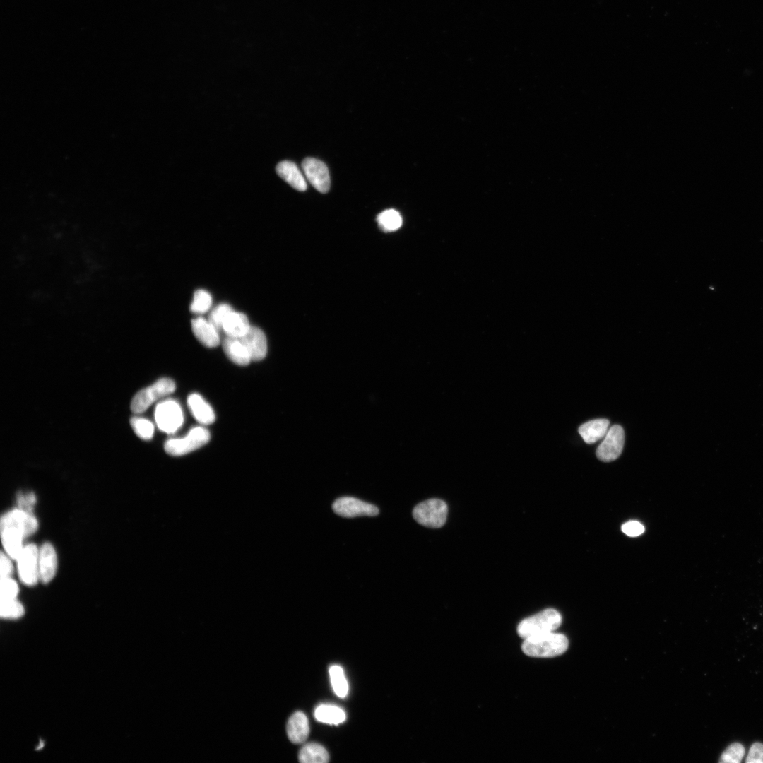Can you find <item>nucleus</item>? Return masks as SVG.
Returning a JSON list of instances; mask_svg holds the SVG:
<instances>
[{"instance_id":"nucleus-27","label":"nucleus","mask_w":763,"mask_h":763,"mask_svg":"<svg viewBox=\"0 0 763 763\" xmlns=\"http://www.w3.org/2000/svg\"><path fill=\"white\" fill-rule=\"evenodd\" d=\"M25 610L16 599L1 600L0 615L5 619H18L22 617Z\"/></svg>"},{"instance_id":"nucleus-21","label":"nucleus","mask_w":763,"mask_h":763,"mask_svg":"<svg viewBox=\"0 0 763 763\" xmlns=\"http://www.w3.org/2000/svg\"><path fill=\"white\" fill-rule=\"evenodd\" d=\"M298 759L302 763H326L329 760V755L322 745L311 743L300 749Z\"/></svg>"},{"instance_id":"nucleus-14","label":"nucleus","mask_w":763,"mask_h":763,"mask_svg":"<svg viewBox=\"0 0 763 763\" xmlns=\"http://www.w3.org/2000/svg\"><path fill=\"white\" fill-rule=\"evenodd\" d=\"M191 329L196 338L205 346L214 348L220 343L218 330L203 317L191 320Z\"/></svg>"},{"instance_id":"nucleus-23","label":"nucleus","mask_w":763,"mask_h":763,"mask_svg":"<svg viewBox=\"0 0 763 763\" xmlns=\"http://www.w3.org/2000/svg\"><path fill=\"white\" fill-rule=\"evenodd\" d=\"M377 222L384 232H394L401 227L403 220L397 211L387 209L377 215Z\"/></svg>"},{"instance_id":"nucleus-24","label":"nucleus","mask_w":763,"mask_h":763,"mask_svg":"<svg viewBox=\"0 0 763 763\" xmlns=\"http://www.w3.org/2000/svg\"><path fill=\"white\" fill-rule=\"evenodd\" d=\"M329 675L333 689L339 697H345L348 691V685L343 668L338 665L331 666Z\"/></svg>"},{"instance_id":"nucleus-29","label":"nucleus","mask_w":763,"mask_h":763,"mask_svg":"<svg viewBox=\"0 0 763 763\" xmlns=\"http://www.w3.org/2000/svg\"><path fill=\"white\" fill-rule=\"evenodd\" d=\"M232 307L227 304H220L214 307L209 314L208 321L218 330H222L223 324L232 312Z\"/></svg>"},{"instance_id":"nucleus-2","label":"nucleus","mask_w":763,"mask_h":763,"mask_svg":"<svg viewBox=\"0 0 763 763\" xmlns=\"http://www.w3.org/2000/svg\"><path fill=\"white\" fill-rule=\"evenodd\" d=\"M568 646L565 635L551 632L524 639L521 649L531 657L552 658L564 653Z\"/></svg>"},{"instance_id":"nucleus-25","label":"nucleus","mask_w":763,"mask_h":763,"mask_svg":"<svg viewBox=\"0 0 763 763\" xmlns=\"http://www.w3.org/2000/svg\"><path fill=\"white\" fill-rule=\"evenodd\" d=\"M212 305L211 294L205 290H197L194 295L190 305V311L195 314H203L208 311Z\"/></svg>"},{"instance_id":"nucleus-26","label":"nucleus","mask_w":763,"mask_h":763,"mask_svg":"<svg viewBox=\"0 0 763 763\" xmlns=\"http://www.w3.org/2000/svg\"><path fill=\"white\" fill-rule=\"evenodd\" d=\"M131 426L135 434L143 440H150L154 434V425L143 418L133 417L130 420Z\"/></svg>"},{"instance_id":"nucleus-28","label":"nucleus","mask_w":763,"mask_h":763,"mask_svg":"<svg viewBox=\"0 0 763 763\" xmlns=\"http://www.w3.org/2000/svg\"><path fill=\"white\" fill-rule=\"evenodd\" d=\"M745 755V747L739 743L730 745L721 754L719 762L728 763L740 762Z\"/></svg>"},{"instance_id":"nucleus-13","label":"nucleus","mask_w":763,"mask_h":763,"mask_svg":"<svg viewBox=\"0 0 763 763\" xmlns=\"http://www.w3.org/2000/svg\"><path fill=\"white\" fill-rule=\"evenodd\" d=\"M240 339L247 348L252 360L259 361L266 357L267 341L261 329L251 326L248 332Z\"/></svg>"},{"instance_id":"nucleus-11","label":"nucleus","mask_w":763,"mask_h":763,"mask_svg":"<svg viewBox=\"0 0 763 763\" xmlns=\"http://www.w3.org/2000/svg\"><path fill=\"white\" fill-rule=\"evenodd\" d=\"M302 168L307 179L317 191L326 193L329 190V172L322 161L314 158H307L302 162Z\"/></svg>"},{"instance_id":"nucleus-17","label":"nucleus","mask_w":763,"mask_h":763,"mask_svg":"<svg viewBox=\"0 0 763 763\" xmlns=\"http://www.w3.org/2000/svg\"><path fill=\"white\" fill-rule=\"evenodd\" d=\"M223 348L228 358L238 365H247L252 360L247 348L239 338L227 336L223 340Z\"/></svg>"},{"instance_id":"nucleus-7","label":"nucleus","mask_w":763,"mask_h":763,"mask_svg":"<svg viewBox=\"0 0 763 763\" xmlns=\"http://www.w3.org/2000/svg\"><path fill=\"white\" fill-rule=\"evenodd\" d=\"M155 420L159 429L166 433L175 432L183 423V413L179 403L167 399L157 404Z\"/></svg>"},{"instance_id":"nucleus-20","label":"nucleus","mask_w":763,"mask_h":763,"mask_svg":"<svg viewBox=\"0 0 763 763\" xmlns=\"http://www.w3.org/2000/svg\"><path fill=\"white\" fill-rule=\"evenodd\" d=\"M609 425L607 419H595L582 424L578 432L586 444H593L605 436Z\"/></svg>"},{"instance_id":"nucleus-3","label":"nucleus","mask_w":763,"mask_h":763,"mask_svg":"<svg viewBox=\"0 0 763 763\" xmlns=\"http://www.w3.org/2000/svg\"><path fill=\"white\" fill-rule=\"evenodd\" d=\"M561 614L553 608H548L521 620L517 633L523 639L554 632L561 625Z\"/></svg>"},{"instance_id":"nucleus-1","label":"nucleus","mask_w":763,"mask_h":763,"mask_svg":"<svg viewBox=\"0 0 763 763\" xmlns=\"http://www.w3.org/2000/svg\"><path fill=\"white\" fill-rule=\"evenodd\" d=\"M38 528L34 515L21 509L5 513L1 518V539L6 553L16 560L24 545L23 539L32 535Z\"/></svg>"},{"instance_id":"nucleus-34","label":"nucleus","mask_w":763,"mask_h":763,"mask_svg":"<svg viewBox=\"0 0 763 763\" xmlns=\"http://www.w3.org/2000/svg\"><path fill=\"white\" fill-rule=\"evenodd\" d=\"M11 557L4 552L1 553L0 557V575L1 578L11 577L13 572V564L11 560Z\"/></svg>"},{"instance_id":"nucleus-10","label":"nucleus","mask_w":763,"mask_h":763,"mask_svg":"<svg viewBox=\"0 0 763 763\" xmlns=\"http://www.w3.org/2000/svg\"><path fill=\"white\" fill-rule=\"evenodd\" d=\"M625 442L623 428L615 425L612 426L601 444L596 450L597 458L603 462H610L617 459L621 454Z\"/></svg>"},{"instance_id":"nucleus-8","label":"nucleus","mask_w":763,"mask_h":763,"mask_svg":"<svg viewBox=\"0 0 763 763\" xmlns=\"http://www.w3.org/2000/svg\"><path fill=\"white\" fill-rule=\"evenodd\" d=\"M39 549L32 543L24 545L16 559L19 578L24 584L32 586L40 580Z\"/></svg>"},{"instance_id":"nucleus-5","label":"nucleus","mask_w":763,"mask_h":763,"mask_svg":"<svg viewBox=\"0 0 763 763\" xmlns=\"http://www.w3.org/2000/svg\"><path fill=\"white\" fill-rule=\"evenodd\" d=\"M175 384L169 378H162L152 385L140 390L132 398L131 409L135 413L145 411L157 400L172 394Z\"/></svg>"},{"instance_id":"nucleus-12","label":"nucleus","mask_w":763,"mask_h":763,"mask_svg":"<svg viewBox=\"0 0 763 763\" xmlns=\"http://www.w3.org/2000/svg\"><path fill=\"white\" fill-rule=\"evenodd\" d=\"M38 563L40 580L47 584L54 577L57 569V556L51 543H45L39 549Z\"/></svg>"},{"instance_id":"nucleus-31","label":"nucleus","mask_w":763,"mask_h":763,"mask_svg":"<svg viewBox=\"0 0 763 763\" xmlns=\"http://www.w3.org/2000/svg\"><path fill=\"white\" fill-rule=\"evenodd\" d=\"M17 502L19 509L32 513L34 504L36 502V497L33 492L20 493L17 497Z\"/></svg>"},{"instance_id":"nucleus-9","label":"nucleus","mask_w":763,"mask_h":763,"mask_svg":"<svg viewBox=\"0 0 763 763\" xmlns=\"http://www.w3.org/2000/svg\"><path fill=\"white\" fill-rule=\"evenodd\" d=\"M332 509L337 515L345 518L374 516L379 513L376 506L353 497L336 499L332 504Z\"/></svg>"},{"instance_id":"nucleus-32","label":"nucleus","mask_w":763,"mask_h":763,"mask_svg":"<svg viewBox=\"0 0 763 763\" xmlns=\"http://www.w3.org/2000/svg\"><path fill=\"white\" fill-rule=\"evenodd\" d=\"M747 763H763V744L755 743L750 747L747 759Z\"/></svg>"},{"instance_id":"nucleus-33","label":"nucleus","mask_w":763,"mask_h":763,"mask_svg":"<svg viewBox=\"0 0 763 763\" xmlns=\"http://www.w3.org/2000/svg\"><path fill=\"white\" fill-rule=\"evenodd\" d=\"M621 529L624 533L631 537L638 536L644 531V526L637 521L626 522L622 526Z\"/></svg>"},{"instance_id":"nucleus-30","label":"nucleus","mask_w":763,"mask_h":763,"mask_svg":"<svg viewBox=\"0 0 763 763\" xmlns=\"http://www.w3.org/2000/svg\"><path fill=\"white\" fill-rule=\"evenodd\" d=\"M19 591L18 584L11 577L1 578L0 593L1 600L16 598Z\"/></svg>"},{"instance_id":"nucleus-16","label":"nucleus","mask_w":763,"mask_h":763,"mask_svg":"<svg viewBox=\"0 0 763 763\" xmlns=\"http://www.w3.org/2000/svg\"><path fill=\"white\" fill-rule=\"evenodd\" d=\"M287 735L293 743H302L309 733V721L304 713L296 711L288 719L286 726Z\"/></svg>"},{"instance_id":"nucleus-18","label":"nucleus","mask_w":763,"mask_h":763,"mask_svg":"<svg viewBox=\"0 0 763 763\" xmlns=\"http://www.w3.org/2000/svg\"><path fill=\"white\" fill-rule=\"evenodd\" d=\"M187 404L195 419L201 424L209 425L215 421L213 410L199 394L189 395Z\"/></svg>"},{"instance_id":"nucleus-4","label":"nucleus","mask_w":763,"mask_h":763,"mask_svg":"<svg viewBox=\"0 0 763 763\" xmlns=\"http://www.w3.org/2000/svg\"><path fill=\"white\" fill-rule=\"evenodd\" d=\"M447 505L442 499H430L417 504L413 510L415 521L426 527L439 528L446 522Z\"/></svg>"},{"instance_id":"nucleus-6","label":"nucleus","mask_w":763,"mask_h":763,"mask_svg":"<svg viewBox=\"0 0 763 763\" xmlns=\"http://www.w3.org/2000/svg\"><path fill=\"white\" fill-rule=\"evenodd\" d=\"M209 439L210 433L206 428L195 427L183 438L168 439L164 448L170 455L182 456L205 445Z\"/></svg>"},{"instance_id":"nucleus-22","label":"nucleus","mask_w":763,"mask_h":763,"mask_svg":"<svg viewBox=\"0 0 763 763\" xmlns=\"http://www.w3.org/2000/svg\"><path fill=\"white\" fill-rule=\"evenodd\" d=\"M315 718L322 723L338 725L345 721V711L340 707L332 704H321L314 711Z\"/></svg>"},{"instance_id":"nucleus-15","label":"nucleus","mask_w":763,"mask_h":763,"mask_svg":"<svg viewBox=\"0 0 763 763\" xmlns=\"http://www.w3.org/2000/svg\"><path fill=\"white\" fill-rule=\"evenodd\" d=\"M276 171L279 177L295 189L300 191L307 189V184L304 177L295 163L288 160L281 161L276 165Z\"/></svg>"},{"instance_id":"nucleus-19","label":"nucleus","mask_w":763,"mask_h":763,"mask_svg":"<svg viewBox=\"0 0 763 763\" xmlns=\"http://www.w3.org/2000/svg\"><path fill=\"white\" fill-rule=\"evenodd\" d=\"M250 327L247 317L244 314L232 311L225 319L222 330L227 336L240 338L248 332Z\"/></svg>"}]
</instances>
